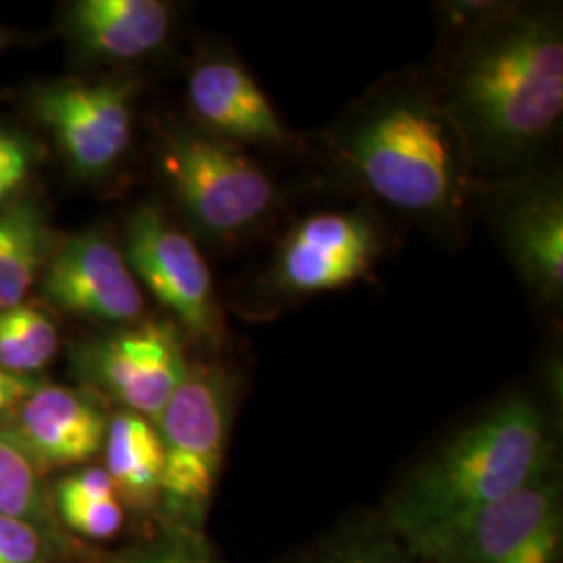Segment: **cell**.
I'll return each instance as SVG.
<instances>
[{"mask_svg":"<svg viewBox=\"0 0 563 563\" xmlns=\"http://www.w3.org/2000/svg\"><path fill=\"white\" fill-rule=\"evenodd\" d=\"M74 362L81 376L118 402L121 411L153 423L190 367L178 330L167 322H142L84 341Z\"/></svg>","mask_w":563,"mask_h":563,"instance_id":"7","label":"cell"},{"mask_svg":"<svg viewBox=\"0 0 563 563\" xmlns=\"http://www.w3.org/2000/svg\"><path fill=\"white\" fill-rule=\"evenodd\" d=\"M297 563H420L384 523H357L342 530Z\"/></svg>","mask_w":563,"mask_h":563,"instance_id":"21","label":"cell"},{"mask_svg":"<svg viewBox=\"0 0 563 563\" xmlns=\"http://www.w3.org/2000/svg\"><path fill=\"white\" fill-rule=\"evenodd\" d=\"M558 470L405 549L420 563H558L562 551Z\"/></svg>","mask_w":563,"mask_h":563,"instance_id":"5","label":"cell"},{"mask_svg":"<svg viewBox=\"0 0 563 563\" xmlns=\"http://www.w3.org/2000/svg\"><path fill=\"white\" fill-rule=\"evenodd\" d=\"M41 384V380L34 376H21V374H11V372L0 369V422H7L11 418V413Z\"/></svg>","mask_w":563,"mask_h":563,"instance_id":"25","label":"cell"},{"mask_svg":"<svg viewBox=\"0 0 563 563\" xmlns=\"http://www.w3.org/2000/svg\"><path fill=\"white\" fill-rule=\"evenodd\" d=\"M59 349V330L38 307L21 302L0 309V369L34 376L53 362Z\"/></svg>","mask_w":563,"mask_h":563,"instance_id":"19","label":"cell"},{"mask_svg":"<svg viewBox=\"0 0 563 563\" xmlns=\"http://www.w3.org/2000/svg\"><path fill=\"white\" fill-rule=\"evenodd\" d=\"M505 241L523 276L555 297L563 284V201L560 190H534L505 218Z\"/></svg>","mask_w":563,"mask_h":563,"instance_id":"15","label":"cell"},{"mask_svg":"<svg viewBox=\"0 0 563 563\" xmlns=\"http://www.w3.org/2000/svg\"><path fill=\"white\" fill-rule=\"evenodd\" d=\"M34 163L36 153L30 139L0 125V209L20 199Z\"/></svg>","mask_w":563,"mask_h":563,"instance_id":"22","label":"cell"},{"mask_svg":"<svg viewBox=\"0 0 563 563\" xmlns=\"http://www.w3.org/2000/svg\"><path fill=\"white\" fill-rule=\"evenodd\" d=\"M188 102L207 134L232 144H286V130L239 60L209 57L188 80Z\"/></svg>","mask_w":563,"mask_h":563,"instance_id":"13","label":"cell"},{"mask_svg":"<svg viewBox=\"0 0 563 563\" xmlns=\"http://www.w3.org/2000/svg\"><path fill=\"white\" fill-rule=\"evenodd\" d=\"M69 27L90 55L141 59L167 38L172 13L159 0H80L69 9Z\"/></svg>","mask_w":563,"mask_h":563,"instance_id":"14","label":"cell"},{"mask_svg":"<svg viewBox=\"0 0 563 563\" xmlns=\"http://www.w3.org/2000/svg\"><path fill=\"white\" fill-rule=\"evenodd\" d=\"M60 522L86 539H111L123 526V504L104 467H84L57 484Z\"/></svg>","mask_w":563,"mask_h":563,"instance_id":"18","label":"cell"},{"mask_svg":"<svg viewBox=\"0 0 563 563\" xmlns=\"http://www.w3.org/2000/svg\"><path fill=\"white\" fill-rule=\"evenodd\" d=\"M234 399L236 388L223 369L192 365L155 422L163 444L159 504L178 528L201 530L222 470Z\"/></svg>","mask_w":563,"mask_h":563,"instance_id":"4","label":"cell"},{"mask_svg":"<svg viewBox=\"0 0 563 563\" xmlns=\"http://www.w3.org/2000/svg\"><path fill=\"white\" fill-rule=\"evenodd\" d=\"M172 537L134 558L132 563H216L199 539V532L178 528Z\"/></svg>","mask_w":563,"mask_h":563,"instance_id":"24","label":"cell"},{"mask_svg":"<svg viewBox=\"0 0 563 563\" xmlns=\"http://www.w3.org/2000/svg\"><path fill=\"white\" fill-rule=\"evenodd\" d=\"M0 44H2V34H0Z\"/></svg>","mask_w":563,"mask_h":563,"instance_id":"26","label":"cell"},{"mask_svg":"<svg viewBox=\"0 0 563 563\" xmlns=\"http://www.w3.org/2000/svg\"><path fill=\"white\" fill-rule=\"evenodd\" d=\"M132 84L57 81L38 88L32 113L55 136L74 174L101 180L132 142Z\"/></svg>","mask_w":563,"mask_h":563,"instance_id":"8","label":"cell"},{"mask_svg":"<svg viewBox=\"0 0 563 563\" xmlns=\"http://www.w3.org/2000/svg\"><path fill=\"white\" fill-rule=\"evenodd\" d=\"M162 163L188 218L216 239H236L251 230L276 197L267 174L239 144L207 132L172 134Z\"/></svg>","mask_w":563,"mask_h":563,"instance_id":"6","label":"cell"},{"mask_svg":"<svg viewBox=\"0 0 563 563\" xmlns=\"http://www.w3.org/2000/svg\"><path fill=\"white\" fill-rule=\"evenodd\" d=\"M344 155L363 186L399 211L439 218L462 202L470 148L434 99L401 92L378 102L349 134Z\"/></svg>","mask_w":563,"mask_h":563,"instance_id":"3","label":"cell"},{"mask_svg":"<svg viewBox=\"0 0 563 563\" xmlns=\"http://www.w3.org/2000/svg\"><path fill=\"white\" fill-rule=\"evenodd\" d=\"M48 241V225L34 199L0 209V309L25 302L44 272Z\"/></svg>","mask_w":563,"mask_h":563,"instance_id":"17","label":"cell"},{"mask_svg":"<svg viewBox=\"0 0 563 563\" xmlns=\"http://www.w3.org/2000/svg\"><path fill=\"white\" fill-rule=\"evenodd\" d=\"M125 262L178 322L199 339H216L220 316L207 262L178 225L153 205L128 222Z\"/></svg>","mask_w":563,"mask_h":563,"instance_id":"9","label":"cell"},{"mask_svg":"<svg viewBox=\"0 0 563 563\" xmlns=\"http://www.w3.org/2000/svg\"><path fill=\"white\" fill-rule=\"evenodd\" d=\"M44 539L32 523L0 514V563H41Z\"/></svg>","mask_w":563,"mask_h":563,"instance_id":"23","label":"cell"},{"mask_svg":"<svg viewBox=\"0 0 563 563\" xmlns=\"http://www.w3.org/2000/svg\"><path fill=\"white\" fill-rule=\"evenodd\" d=\"M41 474L20 444L0 432V514L32 523L48 537L55 523Z\"/></svg>","mask_w":563,"mask_h":563,"instance_id":"20","label":"cell"},{"mask_svg":"<svg viewBox=\"0 0 563 563\" xmlns=\"http://www.w3.org/2000/svg\"><path fill=\"white\" fill-rule=\"evenodd\" d=\"M104 472L121 501L146 509L159 504L163 444L157 426L132 411L109 418L104 434Z\"/></svg>","mask_w":563,"mask_h":563,"instance_id":"16","label":"cell"},{"mask_svg":"<svg viewBox=\"0 0 563 563\" xmlns=\"http://www.w3.org/2000/svg\"><path fill=\"white\" fill-rule=\"evenodd\" d=\"M451 115L497 159L522 155L553 130L563 111V38L555 21L522 15L488 27L463 55Z\"/></svg>","mask_w":563,"mask_h":563,"instance_id":"2","label":"cell"},{"mask_svg":"<svg viewBox=\"0 0 563 563\" xmlns=\"http://www.w3.org/2000/svg\"><path fill=\"white\" fill-rule=\"evenodd\" d=\"M109 418L92 395L41 384L2 423L11 441L44 470L90 462L104 444Z\"/></svg>","mask_w":563,"mask_h":563,"instance_id":"11","label":"cell"},{"mask_svg":"<svg viewBox=\"0 0 563 563\" xmlns=\"http://www.w3.org/2000/svg\"><path fill=\"white\" fill-rule=\"evenodd\" d=\"M555 470L543 409L528 397L499 402L420 463L390 497L384 526L411 543L495 504Z\"/></svg>","mask_w":563,"mask_h":563,"instance_id":"1","label":"cell"},{"mask_svg":"<svg viewBox=\"0 0 563 563\" xmlns=\"http://www.w3.org/2000/svg\"><path fill=\"white\" fill-rule=\"evenodd\" d=\"M376 253V230L363 216L316 213L282 242L278 280L286 290L299 295L336 290L367 274Z\"/></svg>","mask_w":563,"mask_h":563,"instance_id":"12","label":"cell"},{"mask_svg":"<svg viewBox=\"0 0 563 563\" xmlns=\"http://www.w3.org/2000/svg\"><path fill=\"white\" fill-rule=\"evenodd\" d=\"M42 295L60 311L97 322L132 323L144 311L139 280L104 230L60 244L44 265Z\"/></svg>","mask_w":563,"mask_h":563,"instance_id":"10","label":"cell"}]
</instances>
